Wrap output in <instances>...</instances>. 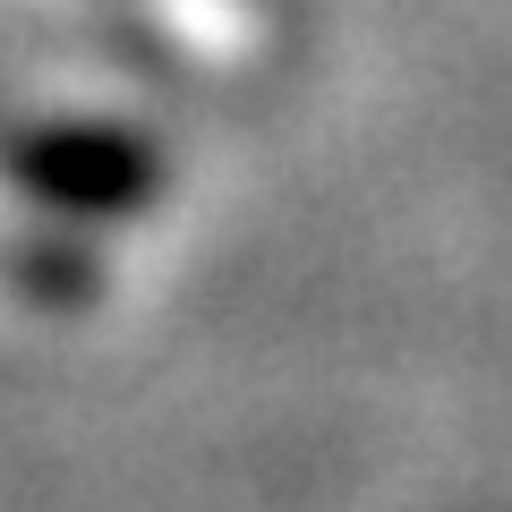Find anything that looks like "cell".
<instances>
[{
    "label": "cell",
    "instance_id": "cell-1",
    "mask_svg": "<svg viewBox=\"0 0 512 512\" xmlns=\"http://www.w3.org/2000/svg\"><path fill=\"white\" fill-rule=\"evenodd\" d=\"M9 180L60 214H128L154 197V154L103 120H60L9 146Z\"/></svg>",
    "mask_w": 512,
    "mask_h": 512
}]
</instances>
